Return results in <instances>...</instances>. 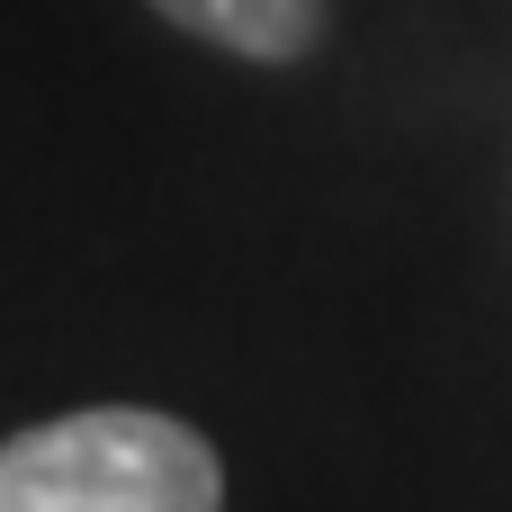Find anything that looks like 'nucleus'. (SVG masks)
I'll list each match as a JSON object with an SVG mask.
<instances>
[{
  "instance_id": "nucleus-1",
  "label": "nucleus",
  "mask_w": 512,
  "mask_h": 512,
  "mask_svg": "<svg viewBox=\"0 0 512 512\" xmlns=\"http://www.w3.org/2000/svg\"><path fill=\"white\" fill-rule=\"evenodd\" d=\"M0 512H225V459L153 405H81L0 441Z\"/></svg>"
},
{
  "instance_id": "nucleus-2",
  "label": "nucleus",
  "mask_w": 512,
  "mask_h": 512,
  "mask_svg": "<svg viewBox=\"0 0 512 512\" xmlns=\"http://www.w3.org/2000/svg\"><path fill=\"white\" fill-rule=\"evenodd\" d=\"M180 36L216 45V54H243V63H297L324 45V18L333 0H153Z\"/></svg>"
}]
</instances>
